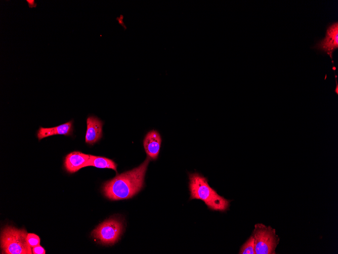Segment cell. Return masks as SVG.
<instances>
[{"instance_id": "6da1fadb", "label": "cell", "mask_w": 338, "mask_h": 254, "mask_svg": "<svg viewBox=\"0 0 338 254\" xmlns=\"http://www.w3.org/2000/svg\"><path fill=\"white\" fill-rule=\"evenodd\" d=\"M150 160L147 157L138 167L105 182L102 188L105 196L109 199L118 200L130 198L138 193L143 187Z\"/></svg>"}, {"instance_id": "7a4b0ae2", "label": "cell", "mask_w": 338, "mask_h": 254, "mask_svg": "<svg viewBox=\"0 0 338 254\" xmlns=\"http://www.w3.org/2000/svg\"><path fill=\"white\" fill-rule=\"evenodd\" d=\"M189 179L190 199L201 200L214 210L225 211L228 208L230 201L212 188L205 177L193 173L189 174Z\"/></svg>"}, {"instance_id": "3957f363", "label": "cell", "mask_w": 338, "mask_h": 254, "mask_svg": "<svg viewBox=\"0 0 338 254\" xmlns=\"http://www.w3.org/2000/svg\"><path fill=\"white\" fill-rule=\"evenodd\" d=\"M27 233L25 229H18L7 226L1 235V247L3 253L32 254V250L27 242Z\"/></svg>"}, {"instance_id": "277c9868", "label": "cell", "mask_w": 338, "mask_h": 254, "mask_svg": "<svg viewBox=\"0 0 338 254\" xmlns=\"http://www.w3.org/2000/svg\"><path fill=\"white\" fill-rule=\"evenodd\" d=\"M255 243L256 254H275L279 238L271 226L258 223L252 234Z\"/></svg>"}, {"instance_id": "5b68a950", "label": "cell", "mask_w": 338, "mask_h": 254, "mask_svg": "<svg viewBox=\"0 0 338 254\" xmlns=\"http://www.w3.org/2000/svg\"><path fill=\"white\" fill-rule=\"evenodd\" d=\"M122 229L121 221L111 219L100 224L92 231V235L101 244L112 245L119 238Z\"/></svg>"}, {"instance_id": "8992f818", "label": "cell", "mask_w": 338, "mask_h": 254, "mask_svg": "<svg viewBox=\"0 0 338 254\" xmlns=\"http://www.w3.org/2000/svg\"><path fill=\"white\" fill-rule=\"evenodd\" d=\"M314 47L327 53L332 59V52L338 47L337 22L328 26L325 38L318 42Z\"/></svg>"}, {"instance_id": "52a82bcc", "label": "cell", "mask_w": 338, "mask_h": 254, "mask_svg": "<svg viewBox=\"0 0 338 254\" xmlns=\"http://www.w3.org/2000/svg\"><path fill=\"white\" fill-rule=\"evenodd\" d=\"M161 143V138L159 133L153 130L147 133L144 141L145 151L150 159L156 160L158 156Z\"/></svg>"}, {"instance_id": "ba28073f", "label": "cell", "mask_w": 338, "mask_h": 254, "mask_svg": "<svg viewBox=\"0 0 338 254\" xmlns=\"http://www.w3.org/2000/svg\"><path fill=\"white\" fill-rule=\"evenodd\" d=\"M90 155L79 151H74L68 154L64 160V167L67 171L73 173L86 167Z\"/></svg>"}, {"instance_id": "9c48e42d", "label": "cell", "mask_w": 338, "mask_h": 254, "mask_svg": "<svg viewBox=\"0 0 338 254\" xmlns=\"http://www.w3.org/2000/svg\"><path fill=\"white\" fill-rule=\"evenodd\" d=\"M103 122L95 116H90L87 120V131L85 141L89 144H94L102 137Z\"/></svg>"}, {"instance_id": "30bf717a", "label": "cell", "mask_w": 338, "mask_h": 254, "mask_svg": "<svg viewBox=\"0 0 338 254\" xmlns=\"http://www.w3.org/2000/svg\"><path fill=\"white\" fill-rule=\"evenodd\" d=\"M73 121L66 122L59 126L51 128L40 127L37 132V137L39 140L54 135H70L73 131Z\"/></svg>"}, {"instance_id": "8fae6325", "label": "cell", "mask_w": 338, "mask_h": 254, "mask_svg": "<svg viewBox=\"0 0 338 254\" xmlns=\"http://www.w3.org/2000/svg\"><path fill=\"white\" fill-rule=\"evenodd\" d=\"M90 166L99 168L112 169L117 172V164L113 160L102 156L90 155L86 167Z\"/></svg>"}, {"instance_id": "7c38bea8", "label": "cell", "mask_w": 338, "mask_h": 254, "mask_svg": "<svg viewBox=\"0 0 338 254\" xmlns=\"http://www.w3.org/2000/svg\"><path fill=\"white\" fill-rule=\"evenodd\" d=\"M239 253L256 254L255 240L252 235L241 246Z\"/></svg>"}, {"instance_id": "4fadbf2b", "label": "cell", "mask_w": 338, "mask_h": 254, "mask_svg": "<svg viewBox=\"0 0 338 254\" xmlns=\"http://www.w3.org/2000/svg\"><path fill=\"white\" fill-rule=\"evenodd\" d=\"M27 242L31 247L40 244V238L38 236L33 233H28L27 235Z\"/></svg>"}, {"instance_id": "5bb4252c", "label": "cell", "mask_w": 338, "mask_h": 254, "mask_svg": "<svg viewBox=\"0 0 338 254\" xmlns=\"http://www.w3.org/2000/svg\"><path fill=\"white\" fill-rule=\"evenodd\" d=\"M32 253L34 254H45V249L40 244L32 248Z\"/></svg>"}, {"instance_id": "9a60e30c", "label": "cell", "mask_w": 338, "mask_h": 254, "mask_svg": "<svg viewBox=\"0 0 338 254\" xmlns=\"http://www.w3.org/2000/svg\"><path fill=\"white\" fill-rule=\"evenodd\" d=\"M29 8H33L36 7V4L34 0H26Z\"/></svg>"}]
</instances>
